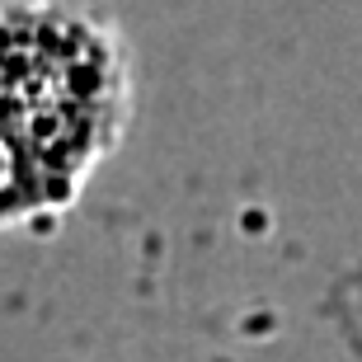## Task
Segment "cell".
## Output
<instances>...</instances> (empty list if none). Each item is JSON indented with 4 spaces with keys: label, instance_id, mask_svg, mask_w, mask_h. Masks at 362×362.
Masks as SVG:
<instances>
[{
    "label": "cell",
    "instance_id": "6da1fadb",
    "mask_svg": "<svg viewBox=\"0 0 362 362\" xmlns=\"http://www.w3.org/2000/svg\"><path fill=\"white\" fill-rule=\"evenodd\" d=\"M122 76L90 24L57 10L0 19V216L62 202L118 122Z\"/></svg>",
    "mask_w": 362,
    "mask_h": 362
}]
</instances>
